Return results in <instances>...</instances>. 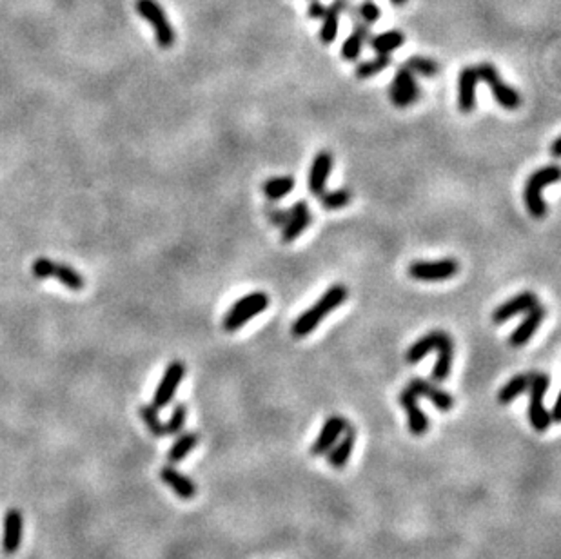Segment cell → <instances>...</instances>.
I'll return each instance as SVG.
<instances>
[{
    "instance_id": "16",
    "label": "cell",
    "mask_w": 561,
    "mask_h": 559,
    "mask_svg": "<svg viewBox=\"0 0 561 559\" xmlns=\"http://www.w3.org/2000/svg\"><path fill=\"white\" fill-rule=\"evenodd\" d=\"M545 314H547V311H545L543 305L540 304L534 305L531 311H527L523 321H521L516 329L512 331L511 336H509V343H511L512 347L527 345L528 341L533 340L534 334L538 333V329H540L541 321L545 320Z\"/></svg>"
},
{
    "instance_id": "15",
    "label": "cell",
    "mask_w": 561,
    "mask_h": 559,
    "mask_svg": "<svg viewBox=\"0 0 561 559\" xmlns=\"http://www.w3.org/2000/svg\"><path fill=\"white\" fill-rule=\"evenodd\" d=\"M398 399H400V405L407 412L409 432L413 436H423L429 431V418H427L426 412L421 411L420 405H418V396L411 389H404L400 392V396H398Z\"/></svg>"
},
{
    "instance_id": "14",
    "label": "cell",
    "mask_w": 561,
    "mask_h": 559,
    "mask_svg": "<svg viewBox=\"0 0 561 559\" xmlns=\"http://www.w3.org/2000/svg\"><path fill=\"white\" fill-rule=\"evenodd\" d=\"M347 425H349V421L343 416H329L326 419V424H323L320 434H318V438L314 440V443L311 445V456H326L329 453V448L342 436V432L345 431Z\"/></svg>"
},
{
    "instance_id": "7",
    "label": "cell",
    "mask_w": 561,
    "mask_h": 559,
    "mask_svg": "<svg viewBox=\"0 0 561 559\" xmlns=\"http://www.w3.org/2000/svg\"><path fill=\"white\" fill-rule=\"evenodd\" d=\"M407 272L416 282H445L458 275L460 263L454 258L416 260L411 262Z\"/></svg>"
},
{
    "instance_id": "10",
    "label": "cell",
    "mask_w": 561,
    "mask_h": 559,
    "mask_svg": "<svg viewBox=\"0 0 561 559\" xmlns=\"http://www.w3.org/2000/svg\"><path fill=\"white\" fill-rule=\"evenodd\" d=\"M186 376V363L180 362V360H174L167 365L165 369L164 376H162L160 383H158L157 391H155L153 396V405L157 409H164L167 407L171 402H173L174 394H177L178 385L182 383Z\"/></svg>"
},
{
    "instance_id": "17",
    "label": "cell",
    "mask_w": 561,
    "mask_h": 559,
    "mask_svg": "<svg viewBox=\"0 0 561 559\" xmlns=\"http://www.w3.org/2000/svg\"><path fill=\"white\" fill-rule=\"evenodd\" d=\"M476 66H465L458 74V109L462 113H472L476 109V87H478Z\"/></svg>"
},
{
    "instance_id": "9",
    "label": "cell",
    "mask_w": 561,
    "mask_h": 559,
    "mask_svg": "<svg viewBox=\"0 0 561 559\" xmlns=\"http://www.w3.org/2000/svg\"><path fill=\"white\" fill-rule=\"evenodd\" d=\"M31 272L35 278H57L60 284L66 285L71 291H80L84 287V278L70 265L53 262L50 258H37L31 265Z\"/></svg>"
},
{
    "instance_id": "4",
    "label": "cell",
    "mask_w": 561,
    "mask_h": 559,
    "mask_svg": "<svg viewBox=\"0 0 561 559\" xmlns=\"http://www.w3.org/2000/svg\"><path fill=\"white\" fill-rule=\"evenodd\" d=\"M269 301L271 300H269L267 292L264 291L249 292L240 300H236L226 313V316H223V331L236 333L238 329H242L249 320L264 313L265 309L269 307Z\"/></svg>"
},
{
    "instance_id": "35",
    "label": "cell",
    "mask_w": 561,
    "mask_h": 559,
    "mask_svg": "<svg viewBox=\"0 0 561 559\" xmlns=\"http://www.w3.org/2000/svg\"><path fill=\"white\" fill-rule=\"evenodd\" d=\"M186 421H187V405L186 403H178V405H174L173 412H171L170 419H167V424H164L165 434H170V436L180 434V432L184 431V427H186Z\"/></svg>"
},
{
    "instance_id": "21",
    "label": "cell",
    "mask_w": 561,
    "mask_h": 559,
    "mask_svg": "<svg viewBox=\"0 0 561 559\" xmlns=\"http://www.w3.org/2000/svg\"><path fill=\"white\" fill-rule=\"evenodd\" d=\"M22 526H24V519H22L21 510L9 509L4 516V536H2L4 554L11 555L21 548Z\"/></svg>"
},
{
    "instance_id": "3",
    "label": "cell",
    "mask_w": 561,
    "mask_h": 559,
    "mask_svg": "<svg viewBox=\"0 0 561 559\" xmlns=\"http://www.w3.org/2000/svg\"><path fill=\"white\" fill-rule=\"evenodd\" d=\"M560 177L561 169L552 164L540 167L527 178V184H525L523 189V200L531 216H534V218H543L545 214H547V204H545L543 197H541V191L547 185L556 184L560 180Z\"/></svg>"
},
{
    "instance_id": "5",
    "label": "cell",
    "mask_w": 561,
    "mask_h": 559,
    "mask_svg": "<svg viewBox=\"0 0 561 559\" xmlns=\"http://www.w3.org/2000/svg\"><path fill=\"white\" fill-rule=\"evenodd\" d=\"M478 71L479 82H485L491 87V93L494 96L496 104L499 107H504L507 111H516L518 107L521 106V95L520 91L514 89L512 86H509L507 82L501 80L498 73V67L492 62H482L476 66Z\"/></svg>"
},
{
    "instance_id": "19",
    "label": "cell",
    "mask_w": 561,
    "mask_h": 559,
    "mask_svg": "<svg viewBox=\"0 0 561 559\" xmlns=\"http://www.w3.org/2000/svg\"><path fill=\"white\" fill-rule=\"evenodd\" d=\"M355 443H356V428L351 427V425H347L345 431L342 432V436L338 438V441H336V443L329 448V453L326 454L327 461H329V465L333 469L342 470L343 467L349 463Z\"/></svg>"
},
{
    "instance_id": "36",
    "label": "cell",
    "mask_w": 561,
    "mask_h": 559,
    "mask_svg": "<svg viewBox=\"0 0 561 559\" xmlns=\"http://www.w3.org/2000/svg\"><path fill=\"white\" fill-rule=\"evenodd\" d=\"M265 214H267L269 222H271L272 226L282 227L285 223V220H287V214H289V211L280 209V207H277V206H267L265 207Z\"/></svg>"
},
{
    "instance_id": "25",
    "label": "cell",
    "mask_w": 561,
    "mask_h": 559,
    "mask_svg": "<svg viewBox=\"0 0 561 559\" xmlns=\"http://www.w3.org/2000/svg\"><path fill=\"white\" fill-rule=\"evenodd\" d=\"M367 40L372 51H376V55H391L392 51H396L398 48L405 44V35L400 29H389V31H382L374 37H369Z\"/></svg>"
},
{
    "instance_id": "18",
    "label": "cell",
    "mask_w": 561,
    "mask_h": 559,
    "mask_svg": "<svg viewBox=\"0 0 561 559\" xmlns=\"http://www.w3.org/2000/svg\"><path fill=\"white\" fill-rule=\"evenodd\" d=\"M333 155L329 151H320L316 157L313 158V164L309 169V178H307V185H309V193L318 197L326 191L327 178H329L331 171H333Z\"/></svg>"
},
{
    "instance_id": "30",
    "label": "cell",
    "mask_w": 561,
    "mask_h": 559,
    "mask_svg": "<svg viewBox=\"0 0 561 559\" xmlns=\"http://www.w3.org/2000/svg\"><path fill=\"white\" fill-rule=\"evenodd\" d=\"M404 66L413 74H420V77H426V79H434V77L440 74V64L434 58L421 57V55L409 57Z\"/></svg>"
},
{
    "instance_id": "33",
    "label": "cell",
    "mask_w": 561,
    "mask_h": 559,
    "mask_svg": "<svg viewBox=\"0 0 561 559\" xmlns=\"http://www.w3.org/2000/svg\"><path fill=\"white\" fill-rule=\"evenodd\" d=\"M138 414H140V418L144 419L145 427H148V431L151 432L155 438L165 436V427L164 424H162L160 416H158V409L155 407L153 403H151V405H140V407H138Z\"/></svg>"
},
{
    "instance_id": "1",
    "label": "cell",
    "mask_w": 561,
    "mask_h": 559,
    "mask_svg": "<svg viewBox=\"0 0 561 559\" xmlns=\"http://www.w3.org/2000/svg\"><path fill=\"white\" fill-rule=\"evenodd\" d=\"M347 297H349V291H347L345 285L342 284L331 285V287L323 292L322 297H320V300H318L316 304L311 305L307 311H304V313L293 321V325H291V334H293L294 338L309 336V334L316 329L318 325L322 323L323 318L329 316L333 311H336V309L347 300Z\"/></svg>"
},
{
    "instance_id": "27",
    "label": "cell",
    "mask_w": 561,
    "mask_h": 559,
    "mask_svg": "<svg viewBox=\"0 0 561 559\" xmlns=\"http://www.w3.org/2000/svg\"><path fill=\"white\" fill-rule=\"evenodd\" d=\"M294 189V178L293 177H272L269 180L264 182L262 191H264L265 198L269 201H278L282 198H285L287 194H291V191Z\"/></svg>"
},
{
    "instance_id": "31",
    "label": "cell",
    "mask_w": 561,
    "mask_h": 559,
    "mask_svg": "<svg viewBox=\"0 0 561 559\" xmlns=\"http://www.w3.org/2000/svg\"><path fill=\"white\" fill-rule=\"evenodd\" d=\"M527 387H528V375L512 376V378L499 389L498 403H501V405H509V403L514 402L518 396L523 394V392L527 391Z\"/></svg>"
},
{
    "instance_id": "39",
    "label": "cell",
    "mask_w": 561,
    "mask_h": 559,
    "mask_svg": "<svg viewBox=\"0 0 561 559\" xmlns=\"http://www.w3.org/2000/svg\"><path fill=\"white\" fill-rule=\"evenodd\" d=\"M550 419H552V424H557V421H560V402L554 403V409L552 412H550Z\"/></svg>"
},
{
    "instance_id": "8",
    "label": "cell",
    "mask_w": 561,
    "mask_h": 559,
    "mask_svg": "<svg viewBox=\"0 0 561 559\" xmlns=\"http://www.w3.org/2000/svg\"><path fill=\"white\" fill-rule=\"evenodd\" d=\"M421 96L420 84L416 80V74H413L405 66H400L394 73L391 87H389V99L400 109L411 107L416 104Z\"/></svg>"
},
{
    "instance_id": "6",
    "label": "cell",
    "mask_w": 561,
    "mask_h": 559,
    "mask_svg": "<svg viewBox=\"0 0 561 559\" xmlns=\"http://www.w3.org/2000/svg\"><path fill=\"white\" fill-rule=\"evenodd\" d=\"M135 8L142 18H145L149 24L153 26L158 45L162 50H170L171 45L174 44L177 35H174L173 24L170 22L162 6L158 4L157 0H136Z\"/></svg>"
},
{
    "instance_id": "20",
    "label": "cell",
    "mask_w": 561,
    "mask_h": 559,
    "mask_svg": "<svg viewBox=\"0 0 561 559\" xmlns=\"http://www.w3.org/2000/svg\"><path fill=\"white\" fill-rule=\"evenodd\" d=\"M347 9H349V0H333L331 6H327L322 17V28H320L322 44L329 45L336 40L340 29V17Z\"/></svg>"
},
{
    "instance_id": "22",
    "label": "cell",
    "mask_w": 561,
    "mask_h": 559,
    "mask_svg": "<svg viewBox=\"0 0 561 559\" xmlns=\"http://www.w3.org/2000/svg\"><path fill=\"white\" fill-rule=\"evenodd\" d=\"M438 360L436 365L433 369V380L436 383L445 382L447 378L450 376V370H452V358H454V341L450 338V334L447 333H440V340H438Z\"/></svg>"
},
{
    "instance_id": "29",
    "label": "cell",
    "mask_w": 561,
    "mask_h": 559,
    "mask_svg": "<svg viewBox=\"0 0 561 559\" xmlns=\"http://www.w3.org/2000/svg\"><path fill=\"white\" fill-rule=\"evenodd\" d=\"M199 441L200 436L196 432H184V434H180V438H178V440L171 445L170 450H167V461H170V463H178V461H182L184 458H187V454L199 445Z\"/></svg>"
},
{
    "instance_id": "23",
    "label": "cell",
    "mask_w": 561,
    "mask_h": 559,
    "mask_svg": "<svg viewBox=\"0 0 561 559\" xmlns=\"http://www.w3.org/2000/svg\"><path fill=\"white\" fill-rule=\"evenodd\" d=\"M160 480L164 481L165 485L171 487L173 492L180 499L189 502V499H193L196 496V485L193 483V480L189 476H186V474L178 472L177 469H173L170 465H165V467L160 469Z\"/></svg>"
},
{
    "instance_id": "38",
    "label": "cell",
    "mask_w": 561,
    "mask_h": 559,
    "mask_svg": "<svg viewBox=\"0 0 561 559\" xmlns=\"http://www.w3.org/2000/svg\"><path fill=\"white\" fill-rule=\"evenodd\" d=\"M550 153H552L554 158H560L561 157V136H556L552 142V149H550Z\"/></svg>"
},
{
    "instance_id": "11",
    "label": "cell",
    "mask_w": 561,
    "mask_h": 559,
    "mask_svg": "<svg viewBox=\"0 0 561 559\" xmlns=\"http://www.w3.org/2000/svg\"><path fill=\"white\" fill-rule=\"evenodd\" d=\"M287 211H289L287 220H285V223L282 226V242L284 243H291L296 238H300L301 233H304V231L311 226V222H313V214H311L309 206H307L306 200L294 201L293 206H291Z\"/></svg>"
},
{
    "instance_id": "26",
    "label": "cell",
    "mask_w": 561,
    "mask_h": 559,
    "mask_svg": "<svg viewBox=\"0 0 561 559\" xmlns=\"http://www.w3.org/2000/svg\"><path fill=\"white\" fill-rule=\"evenodd\" d=\"M440 333H442V331H431V333H427L426 336H421L420 340L414 341L413 345L407 349V353H405V360H407V363L414 365V363L421 362L426 356H429L433 350H436L438 340H440Z\"/></svg>"
},
{
    "instance_id": "12",
    "label": "cell",
    "mask_w": 561,
    "mask_h": 559,
    "mask_svg": "<svg viewBox=\"0 0 561 559\" xmlns=\"http://www.w3.org/2000/svg\"><path fill=\"white\" fill-rule=\"evenodd\" d=\"M538 304H540V300H538L536 292L521 291L518 292L516 297L509 298L507 301L499 304L498 307L492 311V321H494L496 325H501L505 323V321L511 320V318L518 316V314H525Z\"/></svg>"
},
{
    "instance_id": "2",
    "label": "cell",
    "mask_w": 561,
    "mask_h": 559,
    "mask_svg": "<svg viewBox=\"0 0 561 559\" xmlns=\"http://www.w3.org/2000/svg\"><path fill=\"white\" fill-rule=\"evenodd\" d=\"M550 378L545 372H531L528 375V421L533 425L534 431L547 432L552 425L549 409H545L543 399L547 391H549Z\"/></svg>"
},
{
    "instance_id": "34",
    "label": "cell",
    "mask_w": 561,
    "mask_h": 559,
    "mask_svg": "<svg viewBox=\"0 0 561 559\" xmlns=\"http://www.w3.org/2000/svg\"><path fill=\"white\" fill-rule=\"evenodd\" d=\"M351 13H352V21L356 18V21H362L363 24L367 26L376 24L382 17V9L378 8V4L372 2V0H363L358 8L351 9Z\"/></svg>"
},
{
    "instance_id": "28",
    "label": "cell",
    "mask_w": 561,
    "mask_h": 559,
    "mask_svg": "<svg viewBox=\"0 0 561 559\" xmlns=\"http://www.w3.org/2000/svg\"><path fill=\"white\" fill-rule=\"evenodd\" d=\"M391 66V55H376L374 58H367L356 64L355 67V77L360 80H367L380 74L382 71H385Z\"/></svg>"
},
{
    "instance_id": "13",
    "label": "cell",
    "mask_w": 561,
    "mask_h": 559,
    "mask_svg": "<svg viewBox=\"0 0 561 559\" xmlns=\"http://www.w3.org/2000/svg\"><path fill=\"white\" fill-rule=\"evenodd\" d=\"M407 389L414 392L418 398H426L433 402L434 407L440 412H450L454 407V398L447 391H443L442 387L438 385L436 382H431L426 378H413L409 382Z\"/></svg>"
},
{
    "instance_id": "37",
    "label": "cell",
    "mask_w": 561,
    "mask_h": 559,
    "mask_svg": "<svg viewBox=\"0 0 561 559\" xmlns=\"http://www.w3.org/2000/svg\"><path fill=\"white\" fill-rule=\"evenodd\" d=\"M326 8L327 6L322 4V0H311L309 9H307V13H309V18H313V21H322L323 13H326Z\"/></svg>"
},
{
    "instance_id": "24",
    "label": "cell",
    "mask_w": 561,
    "mask_h": 559,
    "mask_svg": "<svg viewBox=\"0 0 561 559\" xmlns=\"http://www.w3.org/2000/svg\"><path fill=\"white\" fill-rule=\"evenodd\" d=\"M369 38V26L363 24L362 21H356L355 18V28H352V33L343 40L342 50H340V55H342L343 60L347 62H355L356 58L360 57L363 50V44L367 42Z\"/></svg>"
},
{
    "instance_id": "40",
    "label": "cell",
    "mask_w": 561,
    "mask_h": 559,
    "mask_svg": "<svg viewBox=\"0 0 561 559\" xmlns=\"http://www.w3.org/2000/svg\"><path fill=\"white\" fill-rule=\"evenodd\" d=\"M391 2H392V4H394V6H398V8H400V6H405V4H407V0H391Z\"/></svg>"
},
{
    "instance_id": "32",
    "label": "cell",
    "mask_w": 561,
    "mask_h": 559,
    "mask_svg": "<svg viewBox=\"0 0 561 559\" xmlns=\"http://www.w3.org/2000/svg\"><path fill=\"white\" fill-rule=\"evenodd\" d=\"M318 197H320V204H322L323 209L338 211L351 204L352 191L349 189V187H338V189H333V191L326 189L322 194H318Z\"/></svg>"
}]
</instances>
